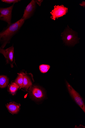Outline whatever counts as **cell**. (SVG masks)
Listing matches in <instances>:
<instances>
[{
	"mask_svg": "<svg viewBox=\"0 0 85 128\" xmlns=\"http://www.w3.org/2000/svg\"><path fill=\"white\" fill-rule=\"evenodd\" d=\"M25 22L21 18L16 22L7 25L0 32V43L2 48L4 49L6 45L10 43L12 38L18 32Z\"/></svg>",
	"mask_w": 85,
	"mask_h": 128,
	"instance_id": "cell-1",
	"label": "cell"
},
{
	"mask_svg": "<svg viewBox=\"0 0 85 128\" xmlns=\"http://www.w3.org/2000/svg\"><path fill=\"white\" fill-rule=\"evenodd\" d=\"M66 84L69 94L79 106L85 112V106L83 99L71 85L66 81Z\"/></svg>",
	"mask_w": 85,
	"mask_h": 128,
	"instance_id": "cell-2",
	"label": "cell"
},
{
	"mask_svg": "<svg viewBox=\"0 0 85 128\" xmlns=\"http://www.w3.org/2000/svg\"><path fill=\"white\" fill-rule=\"evenodd\" d=\"M14 4L7 8L0 7V20L6 22L7 25L11 23L12 13Z\"/></svg>",
	"mask_w": 85,
	"mask_h": 128,
	"instance_id": "cell-3",
	"label": "cell"
},
{
	"mask_svg": "<svg viewBox=\"0 0 85 128\" xmlns=\"http://www.w3.org/2000/svg\"><path fill=\"white\" fill-rule=\"evenodd\" d=\"M63 36L64 41L68 45H74L77 42L78 39L75 32L69 28L63 32Z\"/></svg>",
	"mask_w": 85,
	"mask_h": 128,
	"instance_id": "cell-4",
	"label": "cell"
},
{
	"mask_svg": "<svg viewBox=\"0 0 85 128\" xmlns=\"http://www.w3.org/2000/svg\"><path fill=\"white\" fill-rule=\"evenodd\" d=\"M68 12V8L63 5L55 6L51 14L52 16L51 18L54 20L65 15Z\"/></svg>",
	"mask_w": 85,
	"mask_h": 128,
	"instance_id": "cell-5",
	"label": "cell"
},
{
	"mask_svg": "<svg viewBox=\"0 0 85 128\" xmlns=\"http://www.w3.org/2000/svg\"><path fill=\"white\" fill-rule=\"evenodd\" d=\"M30 94L31 96L36 100H41L45 98V93L43 90L36 86H31L29 89Z\"/></svg>",
	"mask_w": 85,
	"mask_h": 128,
	"instance_id": "cell-6",
	"label": "cell"
},
{
	"mask_svg": "<svg viewBox=\"0 0 85 128\" xmlns=\"http://www.w3.org/2000/svg\"><path fill=\"white\" fill-rule=\"evenodd\" d=\"M36 7L35 0H32L24 10V14L22 18L25 20L30 18L33 13Z\"/></svg>",
	"mask_w": 85,
	"mask_h": 128,
	"instance_id": "cell-7",
	"label": "cell"
},
{
	"mask_svg": "<svg viewBox=\"0 0 85 128\" xmlns=\"http://www.w3.org/2000/svg\"><path fill=\"white\" fill-rule=\"evenodd\" d=\"M5 50L6 53L5 58L6 64H10L11 68H13V64L15 62L14 56V48L13 45Z\"/></svg>",
	"mask_w": 85,
	"mask_h": 128,
	"instance_id": "cell-8",
	"label": "cell"
},
{
	"mask_svg": "<svg viewBox=\"0 0 85 128\" xmlns=\"http://www.w3.org/2000/svg\"><path fill=\"white\" fill-rule=\"evenodd\" d=\"M6 107L8 111L12 114H17L20 110L18 104L14 103H10L6 104Z\"/></svg>",
	"mask_w": 85,
	"mask_h": 128,
	"instance_id": "cell-9",
	"label": "cell"
},
{
	"mask_svg": "<svg viewBox=\"0 0 85 128\" xmlns=\"http://www.w3.org/2000/svg\"><path fill=\"white\" fill-rule=\"evenodd\" d=\"M32 85V82L29 77L27 74H24L23 84L22 88L25 89L27 90Z\"/></svg>",
	"mask_w": 85,
	"mask_h": 128,
	"instance_id": "cell-10",
	"label": "cell"
},
{
	"mask_svg": "<svg viewBox=\"0 0 85 128\" xmlns=\"http://www.w3.org/2000/svg\"><path fill=\"white\" fill-rule=\"evenodd\" d=\"M9 80L5 76H0V88H4L6 87L9 83Z\"/></svg>",
	"mask_w": 85,
	"mask_h": 128,
	"instance_id": "cell-11",
	"label": "cell"
},
{
	"mask_svg": "<svg viewBox=\"0 0 85 128\" xmlns=\"http://www.w3.org/2000/svg\"><path fill=\"white\" fill-rule=\"evenodd\" d=\"M24 73L18 74V76L15 81V83H16L19 86L20 89L22 88L23 82Z\"/></svg>",
	"mask_w": 85,
	"mask_h": 128,
	"instance_id": "cell-12",
	"label": "cell"
},
{
	"mask_svg": "<svg viewBox=\"0 0 85 128\" xmlns=\"http://www.w3.org/2000/svg\"><path fill=\"white\" fill-rule=\"evenodd\" d=\"M19 88V86L15 82L12 83L9 87V91L11 94H14Z\"/></svg>",
	"mask_w": 85,
	"mask_h": 128,
	"instance_id": "cell-13",
	"label": "cell"
},
{
	"mask_svg": "<svg viewBox=\"0 0 85 128\" xmlns=\"http://www.w3.org/2000/svg\"><path fill=\"white\" fill-rule=\"evenodd\" d=\"M50 68V66L47 64H42L40 66L39 69L40 72L42 73L47 72Z\"/></svg>",
	"mask_w": 85,
	"mask_h": 128,
	"instance_id": "cell-14",
	"label": "cell"
},
{
	"mask_svg": "<svg viewBox=\"0 0 85 128\" xmlns=\"http://www.w3.org/2000/svg\"><path fill=\"white\" fill-rule=\"evenodd\" d=\"M1 2L7 4H11L19 2L21 1L20 0H2Z\"/></svg>",
	"mask_w": 85,
	"mask_h": 128,
	"instance_id": "cell-15",
	"label": "cell"
},
{
	"mask_svg": "<svg viewBox=\"0 0 85 128\" xmlns=\"http://www.w3.org/2000/svg\"><path fill=\"white\" fill-rule=\"evenodd\" d=\"M0 54H1L4 56L5 58L6 57V53L5 50L2 48L0 46Z\"/></svg>",
	"mask_w": 85,
	"mask_h": 128,
	"instance_id": "cell-16",
	"label": "cell"
},
{
	"mask_svg": "<svg viewBox=\"0 0 85 128\" xmlns=\"http://www.w3.org/2000/svg\"><path fill=\"white\" fill-rule=\"evenodd\" d=\"M36 3L37 4L40 6H41L43 0H35Z\"/></svg>",
	"mask_w": 85,
	"mask_h": 128,
	"instance_id": "cell-17",
	"label": "cell"
},
{
	"mask_svg": "<svg viewBox=\"0 0 85 128\" xmlns=\"http://www.w3.org/2000/svg\"><path fill=\"white\" fill-rule=\"evenodd\" d=\"M80 5L82 6L85 7V2H83L81 4H80Z\"/></svg>",
	"mask_w": 85,
	"mask_h": 128,
	"instance_id": "cell-18",
	"label": "cell"
}]
</instances>
